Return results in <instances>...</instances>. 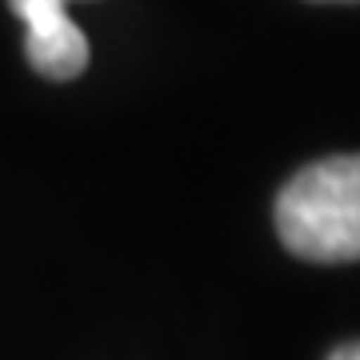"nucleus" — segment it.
Listing matches in <instances>:
<instances>
[{
  "label": "nucleus",
  "instance_id": "nucleus-1",
  "mask_svg": "<svg viewBox=\"0 0 360 360\" xmlns=\"http://www.w3.org/2000/svg\"><path fill=\"white\" fill-rule=\"evenodd\" d=\"M276 232L300 260H360V153L300 168L276 196Z\"/></svg>",
  "mask_w": 360,
  "mask_h": 360
},
{
  "label": "nucleus",
  "instance_id": "nucleus-2",
  "mask_svg": "<svg viewBox=\"0 0 360 360\" xmlns=\"http://www.w3.org/2000/svg\"><path fill=\"white\" fill-rule=\"evenodd\" d=\"M25 20L28 65L49 80H72L89 68V40L68 16V0H8Z\"/></svg>",
  "mask_w": 360,
  "mask_h": 360
},
{
  "label": "nucleus",
  "instance_id": "nucleus-3",
  "mask_svg": "<svg viewBox=\"0 0 360 360\" xmlns=\"http://www.w3.org/2000/svg\"><path fill=\"white\" fill-rule=\"evenodd\" d=\"M328 360H360V340H352V345H340L328 352Z\"/></svg>",
  "mask_w": 360,
  "mask_h": 360
}]
</instances>
